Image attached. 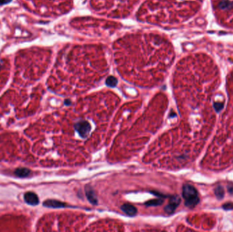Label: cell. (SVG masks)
Here are the masks:
<instances>
[{
    "label": "cell",
    "mask_w": 233,
    "mask_h": 232,
    "mask_svg": "<svg viewBox=\"0 0 233 232\" xmlns=\"http://www.w3.org/2000/svg\"><path fill=\"white\" fill-rule=\"evenodd\" d=\"M182 195L185 200V205L190 208L196 206L200 202L197 190L194 187L189 184L183 185Z\"/></svg>",
    "instance_id": "6da1fadb"
},
{
    "label": "cell",
    "mask_w": 233,
    "mask_h": 232,
    "mask_svg": "<svg viewBox=\"0 0 233 232\" xmlns=\"http://www.w3.org/2000/svg\"><path fill=\"white\" fill-rule=\"evenodd\" d=\"M74 129L81 138H86L91 131V125L86 121H81L74 125Z\"/></svg>",
    "instance_id": "7a4b0ae2"
},
{
    "label": "cell",
    "mask_w": 233,
    "mask_h": 232,
    "mask_svg": "<svg viewBox=\"0 0 233 232\" xmlns=\"http://www.w3.org/2000/svg\"><path fill=\"white\" fill-rule=\"evenodd\" d=\"M181 202L180 197L178 195H173L170 197V199L169 200V202L168 204V205L164 208V210L165 212L169 214H173L174 211H175L176 208L179 205Z\"/></svg>",
    "instance_id": "3957f363"
},
{
    "label": "cell",
    "mask_w": 233,
    "mask_h": 232,
    "mask_svg": "<svg viewBox=\"0 0 233 232\" xmlns=\"http://www.w3.org/2000/svg\"><path fill=\"white\" fill-rule=\"evenodd\" d=\"M24 200L25 202L27 203L29 205L36 206L39 204V199L38 197L37 196L36 193L33 192H27L24 195Z\"/></svg>",
    "instance_id": "277c9868"
},
{
    "label": "cell",
    "mask_w": 233,
    "mask_h": 232,
    "mask_svg": "<svg viewBox=\"0 0 233 232\" xmlns=\"http://www.w3.org/2000/svg\"><path fill=\"white\" fill-rule=\"evenodd\" d=\"M85 193H86V196L87 197L88 200L90 201V202L93 204V205H97L98 204L97 197H96V195H95V191L91 186L90 185L86 186V187H85Z\"/></svg>",
    "instance_id": "5b68a950"
},
{
    "label": "cell",
    "mask_w": 233,
    "mask_h": 232,
    "mask_svg": "<svg viewBox=\"0 0 233 232\" xmlns=\"http://www.w3.org/2000/svg\"><path fill=\"white\" fill-rule=\"evenodd\" d=\"M121 209L123 213L130 217H133L137 214V209L135 206L130 204H125L122 205Z\"/></svg>",
    "instance_id": "8992f818"
},
{
    "label": "cell",
    "mask_w": 233,
    "mask_h": 232,
    "mask_svg": "<svg viewBox=\"0 0 233 232\" xmlns=\"http://www.w3.org/2000/svg\"><path fill=\"white\" fill-rule=\"evenodd\" d=\"M43 204L44 206L49 207V208H64L67 206L66 204L65 203L59 202V201H57V200H46L44 202Z\"/></svg>",
    "instance_id": "52a82bcc"
},
{
    "label": "cell",
    "mask_w": 233,
    "mask_h": 232,
    "mask_svg": "<svg viewBox=\"0 0 233 232\" xmlns=\"http://www.w3.org/2000/svg\"><path fill=\"white\" fill-rule=\"evenodd\" d=\"M30 174H31L30 170L26 168H19L15 171V174L17 176L21 177V178L28 176Z\"/></svg>",
    "instance_id": "ba28073f"
},
{
    "label": "cell",
    "mask_w": 233,
    "mask_h": 232,
    "mask_svg": "<svg viewBox=\"0 0 233 232\" xmlns=\"http://www.w3.org/2000/svg\"><path fill=\"white\" fill-rule=\"evenodd\" d=\"M163 202H164V200L160 197V198H158V199H155V200L148 201V202L145 203V205L147 206H157L162 205Z\"/></svg>",
    "instance_id": "9c48e42d"
},
{
    "label": "cell",
    "mask_w": 233,
    "mask_h": 232,
    "mask_svg": "<svg viewBox=\"0 0 233 232\" xmlns=\"http://www.w3.org/2000/svg\"><path fill=\"white\" fill-rule=\"evenodd\" d=\"M215 194L219 200H221L223 198L224 196V191L223 187L220 185L216 187V189H215Z\"/></svg>",
    "instance_id": "30bf717a"
},
{
    "label": "cell",
    "mask_w": 233,
    "mask_h": 232,
    "mask_svg": "<svg viewBox=\"0 0 233 232\" xmlns=\"http://www.w3.org/2000/svg\"><path fill=\"white\" fill-rule=\"evenodd\" d=\"M117 83V80H116L114 77H109L107 80V84L109 87H113Z\"/></svg>",
    "instance_id": "8fae6325"
},
{
    "label": "cell",
    "mask_w": 233,
    "mask_h": 232,
    "mask_svg": "<svg viewBox=\"0 0 233 232\" xmlns=\"http://www.w3.org/2000/svg\"><path fill=\"white\" fill-rule=\"evenodd\" d=\"M223 208L225 210H232L233 209V204L232 203L225 204L223 206Z\"/></svg>",
    "instance_id": "7c38bea8"
},
{
    "label": "cell",
    "mask_w": 233,
    "mask_h": 232,
    "mask_svg": "<svg viewBox=\"0 0 233 232\" xmlns=\"http://www.w3.org/2000/svg\"><path fill=\"white\" fill-rule=\"evenodd\" d=\"M228 191L231 193H233V187H228Z\"/></svg>",
    "instance_id": "4fadbf2b"
}]
</instances>
